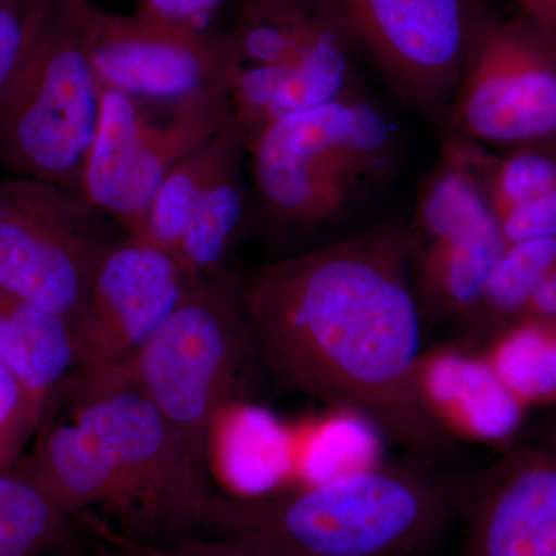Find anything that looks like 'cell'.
<instances>
[{
  "mask_svg": "<svg viewBox=\"0 0 556 556\" xmlns=\"http://www.w3.org/2000/svg\"><path fill=\"white\" fill-rule=\"evenodd\" d=\"M190 277L166 249L139 237L115 240L102 254L79 316L78 369L123 367L178 308Z\"/></svg>",
  "mask_w": 556,
  "mask_h": 556,
  "instance_id": "4fadbf2b",
  "label": "cell"
},
{
  "mask_svg": "<svg viewBox=\"0 0 556 556\" xmlns=\"http://www.w3.org/2000/svg\"><path fill=\"white\" fill-rule=\"evenodd\" d=\"M230 270L195 278L178 308L119 372L155 407L186 481L204 500L212 437L258 364Z\"/></svg>",
  "mask_w": 556,
  "mask_h": 556,
  "instance_id": "3957f363",
  "label": "cell"
},
{
  "mask_svg": "<svg viewBox=\"0 0 556 556\" xmlns=\"http://www.w3.org/2000/svg\"><path fill=\"white\" fill-rule=\"evenodd\" d=\"M38 428L30 399L0 361V470L16 466Z\"/></svg>",
  "mask_w": 556,
  "mask_h": 556,
  "instance_id": "484cf974",
  "label": "cell"
},
{
  "mask_svg": "<svg viewBox=\"0 0 556 556\" xmlns=\"http://www.w3.org/2000/svg\"><path fill=\"white\" fill-rule=\"evenodd\" d=\"M36 556H73L67 554V552L62 551V548H56V551L47 552V554L36 555Z\"/></svg>",
  "mask_w": 556,
  "mask_h": 556,
  "instance_id": "836d02e7",
  "label": "cell"
},
{
  "mask_svg": "<svg viewBox=\"0 0 556 556\" xmlns=\"http://www.w3.org/2000/svg\"><path fill=\"white\" fill-rule=\"evenodd\" d=\"M90 53L101 86L149 100L230 93L232 61L225 33L137 10L93 7Z\"/></svg>",
  "mask_w": 556,
  "mask_h": 556,
  "instance_id": "7c38bea8",
  "label": "cell"
},
{
  "mask_svg": "<svg viewBox=\"0 0 556 556\" xmlns=\"http://www.w3.org/2000/svg\"><path fill=\"white\" fill-rule=\"evenodd\" d=\"M129 541L142 556H287L265 541L241 535H218L214 540H186L177 546L166 548Z\"/></svg>",
  "mask_w": 556,
  "mask_h": 556,
  "instance_id": "4316f807",
  "label": "cell"
},
{
  "mask_svg": "<svg viewBox=\"0 0 556 556\" xmlns=\"http://www.w3.org/2000/svg\"><path fill=\"white\" fill-rule=\"evenodd\" d=\"M0 361L24 388L40 426L78 369L75 329L0 289Z\"/></svg>",
  "mask_w": 556,
  "mask_h": 556,
  "instance_id": "2e32d148",
  "label": "cell"
},
{
  "mask_svg": "<svg viewBox=\"0 0 556 556\" xmlns=\"http://www.w3.org/2000/svg\"><path fill=\"white\" fill-rule=\"evenodd\" d=\"M254 199L243 178V161L214 182L190 218L174 255L190 277L225 273L228 260L251 225Z\"/></svg>",
  "mask_w": 556,
  "mask_h": 556,
  "instance_id": "44dd1931",
  "label": "cell"
},
{
  "mask_svg": "<svg viewBox=\"0 0 556 556\" xmlns=\"http://www.w3.org/2000/svg\"><path fill=\"white\" fill-rule=\"evenodd\" d=\"M522 13L556 36V0H518Z\"/></svg>",
  "mask_w": 556,
  "mask_h": 556,
  "instance_id": "4dcf8cb0",
  "label": "cell"
},
{
  "mask_svg": "<svg viewBox=\"0 0 556 556\" xmlns=\"http://www.w3.org/2000/svg\"><path fill=\"white\" fill-rule=\"evenodd\" d=\"M73 518L21 468L0 470V556H36L64 547Z\"/></svg>",
  "mask_w": 556,
  "mask_h": 556,
  "instance_id": "7402d4cb",
  "label": "cell"
},
{
  "mask_svg": "<svg viewBox=\"0 0 556 556\" xmlns=\"http://www.w3.org/2000/svg\"><path fill=\"white\" fill-rule=\"evenodd\" d=\"M459 556H556V450H511L466 482Z\"/></svg>",
  "mask_w": 556,
  "mask_h": 556,
  "instance_id": "5bb4252c",
  "label": "cell"
},
{
  "mask_svg": "<svg viewBox=\"0 0 556 556\" xmlns=\"http://www.w3.org/2000/svg\"><path fill=\"white\" fill-rule=\"evenodd\" d=\"M79 193L20 175L0 178V289L75 325L113 243Z\"/></svg>",
  "mask_w": 556,
  "mask_h": 556,
  "instance_id": "ba28073f",
  "label": "cell"
},
{
  "mask_svg": "<svg viewBox=\"0 0 556 556\" xmlns=\"http://www.w3.org/2000/svg\"><path fill=\"white\" fill-rule=\"evenodd\" d=\"M417 391L428 415L452 438L496 444L514 437L525 420L526 405L484 353L463 340L422 353Z\"/></svg>",
  "mask_w": 556,
  "mask_h": 556,
  "instance_id": "9a60e30c",
  "label": "cell"
},
{
  "mask_svg": "<svg viewBox=\"0 0 556 556\" xmlns=\"http://www.w3.org/2000/svg\"><path fill=\"white\" fill-rule=\"evenodd\" d=\"M466 481L420 463L371 466L280 496L215 495L204 527L287 556H420L463 508Z\"/></svg>",
  "mask_w": 556,
  "mask_h": 556,
  "instance_id": "7a4b0ae2",
  "label": "cell"
},
{
  "mask_svg": "<svg viewBox=\"0 0 556 556\" xmlns=\"http://www.w3.org/2000/svg\"><path fill=\"white\" fill-rule=\"evenodd\" d=\"M94 530L100 532V535L104 536L105 540L110 541V544L116 547L115 554L110 556H142L141 552L129 540L118 535V533L110 532L108 527L94 525Z\"/></svg>",
  "mask_w": 556,
  "mask_h": 556,
  "instance_id": "d6a6232c",
  "label": "cell"
},
{
  "mask_svg": "<svg viewBox=\"0 0 556 556\" xmlns=\"http://www.w3.org/2000/svg\"><path fill=\"white\" fill-rule=\"evenodd\" d=\"M91 0H50L0 98V167L79 193L101 115L90 53Z\"/></svg>",
  "mask_w": 556,
  "mask_h": 556,
  "instance_id": "5b68a950",
  "label": "cell"
},
{
  "mask_svg": "<svg viewBox=\"0 0 556 556\" xmlns=\"http://www.w3.org/2000/svg\"><path fill=\"white\" fill-rule=\"evenodd\" d=\"M485 345L497 378L527 408L556 402V320L518 318Z\"/></svg>",
  "mask_w": 556,
  "mask_h": 556,
  "instance_id": "603a6c76",
  "label": "cell"
},
{
  "mask_svg": "<svg viewBox=\"0 0 556 556\" xmlns=\"http://www.w3.org/2000/svg\"><path fill=\"white\" fill-rule=\"evenodd\" d=\"M447 121L455 134L506 150L556 138V36L522 11L486 13Z\"/></svg>",
  "mask_w": 556,
  "mask_h": 556,
  "instance_id": "30bf717a",
  "label": "cell"
},
{
  "mask_svg": "<svg viewBox=\"0 0 556 556\" xmlns=\"http://www.w3.org/2000/svg\"><path fill=\"white\" fill-rule=\"evenodd\" d=\"M497 225L506 244L556 237V190L511 208Z\"/></svg>",
  "mask_w": 556,
  "mask_h": 556,
  "instance_id": "83f0119b",
  "label": "cell"
},
{
  "mask_svg": "<svg viewBox=\"0 0 556 556\" xmlns=\"http://www.w3.org/2000/svg\"><path fill=\"white\" fill-rule=\"evenodd\" d=\"M506 247L497 222L466 236L412 247L413 291L424 327L467 313Z\"/></svg>",
  "mask_w": 556,
  "mask_h": 556,
  "instance_id": "e0dca14e",
  "label": "cell"
},
{
  "mask_svg": "<svg viewBox=\"0 0 556 556\" xmlns=\"http://www.w3.org/2000/svg\"><path fill=\"white\" fill-rule=\"evenodd\" d=\"M247 142L230 116L217 134L179 161L161 182L137 236L174 255L201 199L232 164L243 161ZM175 257V255H174Z\"/></svg>",
  "mask_w": 556,
  "mask_h": 556,
  "instance_id": "d6986e66",
  "label": "cell"
},
{
  "mask_svg": "<svg viewBox=\"0 0 556 556\" xmlns=\"http://www.w3.org/2000/svg\"><path fill=\"white\" fill-rule=\"evenodd\" d=\"M556 270V237L507 244L477 303L456 318L463 342L486 343L521 317L538 288Z\"/></svg>",
  "mask_w": 556,
  "mask_h": 556,
  "instance_id": "ffe728a7",
  "label": "cell"
},
{
  "mask_svg": "<svg viewBox=\"0 0 556 556\" xmlns=\"http://www.w3.org/2000/svg\"><path fill=\"white\" fill-rule=\"evenodd\" d=\"M50 0H0V98L20 72Z\"/></svg>",
  "mask_w": 556,
  "mask_h": 556,
  "instance_id": "d4e9b609",
  "label": "cell"
},
{
  "mask_svg": "<svg viewBox=\"0 0 556 556\" xmlns=\"http://www.w3.org/2000/svg\"><path fill=\"white\" fill-rule=\"evenodd\" d=\"M486 195L496 219L527 201L556 190V138L527 142L490 155Z\"/></svg>",
  "mask_w": 556,
  "mask_h": 556,
  "instance_id": "cb8c5ba5",
  "label": "cell"
},
{
  "mask_svg": "<svg viewBox=\"0 0 556 556\" xmlns=\"http://www.w3.org/2000/svg\"><path fill=\"white\" fill-rule=\"evenodd\" d=\"M229 0H138V10L164 20L211 27V22Z\"/></svg>",
  "mask_w": 556,
  "mask_h": 556,
  "instance_id": "f1b7e54d",
  "label": "cell"
},
{
  "mask_svg": "<svg viewBox=\"0 0 556 556\" xmlns=\"http://www.w3.org/2000/svg\"><path fill=\"white\" fill-rule=\"evenodd\" d=\"M521 317L556 320V270L538 288L522 311Z\"/></svg>",
  "mask_w": 556,
  "mask_h": 556,
  "instance_id": "f546056e",
  "label": "cell"
},
{
  "mask_svg": "<svg viewBox=\"0 0 556 556\" xmlns=\"http://www.w3.org/2000/svg\"><path fill=\"white\" fill-rule=\"evenodd\" d=\"M388 86L428 119L447 121L486 11L479 0H329Z\"/></svg>",
  "mask_w": 556,
  "mask_h": 556,
  "instance_id": "8fae6325",
  "label": "cell"
},
{
  "mask_svg": "<svg viewBox=\"0 0 556 556\" xmlns=\"http://www.w3.org/2000/svg\"><path fill=\"white\" fill-rule=\"evenodd\" d=\"M61 396L72 399V416L97 434L112 457L129 517L121 536L148 544L204 527L211 501L186 481L166 428L149 399L119 372H75Z\"/></svg>",
  "mask_w": 556,
  "mask_h": 556,
  "instance_id": "9c48e42d",
  "label": "cell"
},
{
  "mask_svg": "<svg viewBox=\"0 0 556 556\" xmlns=\"http://www.w3.org/2000/svg\"><path fill=\"white\" fill-rule=\"evenodd\" d=\"M232 116L229 93L149 100L101 86V115L80 195L137 236L161 182Z\"/></svg>",
  "mask_w": 556,
  "mask_h": 556,
  "instance_id": "52a82bcc",
  "label": "cell"
},
{
  "mask_svg": "<svg viewBox=\"0 0 556 556\" xmlns=\"http://www.w3.org/2000/svg\"><path fill=\"white\" fill-rule=\"evenodd\" d=\"M533 442L556 450V407L538 424Z\"/></svg>",
  "mask_w": 556,
  "mask_h": 556,
  "instance_id": "1f68e13d",
  "label": "cell"
},
{
  "mask_svg": "<svg viewBox=\"0 0 556 556\" xmlns=\"http://www.w3.org/2000/svg\"><path fill=\"white\" fill-rule=\"evenodd\" d=\"M240 300L258 364L281 390L354 413L422 460L453 452L417 391L424 324L405 226L258 266L240 278Z\"/></svg>",
  "mask_w": 556,
  "mask_h": 556,
  "instance_id": "6da1fadb",
  "label": "cell"
},
{
  "mask_svg": "<svg viewBox=\"0 0 556 556\" xmlns=\"http://www.w3.org/2000/svg\"><path fill=\"white\" fill-rule=\"evenodd\" d=\"M254 201L280 228L338 222L396 166L393 124L361 90L269 124L247 144Z\"/></svg>",
  "mask_w": 556,
  "mask_h": 556,
  "instance_id": "277c9868",
  "label": "cell"
},
{
  "mask_svg": "<svg viewBox=\"0 0 556 556\" xmlns=\"http://www.w3.org/2000/svg\"><path fill=\"white\" fill-rule=\"evenodd\" d=\"M225 35L265 126L361 90L364 53L329 0H241Z\"/></svg>",
  "mask_w": 556,
  "mask_h": 556,
  "instance_id": "8992f818",
  "label": "cell"
},
{
  "mask_svg": "<svg viewBox=\"0 0 556 556\" xmlns=\"http://www.w3.org/2000/svg\"><path fill=\"white\" fill-rule=\"evenodd\" d=\"M492 153L473 139L452 134L442 144L437 169L424 182L409 244L477 232L497 219L486 195L485 169Z\"/></svg>",
  "mask_w": 556,
  "mask_h": 556,
  "instance_id": "ac0fdd59",
  "label": "cell"
}]
</instances>
